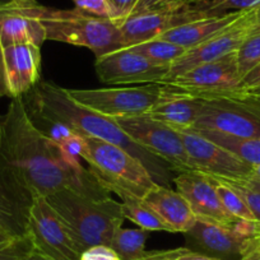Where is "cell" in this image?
Returning a JSON list of instances; mask_svg holds the SVG:
<instances>
[{"mask_svg":"<svg viewBox=\"0 0 260 260\" xmlns=\"http://www.w3.org/2000/svg\"><path fill=\"white\" fill-rule=\"evenodd\" d=\"M0 161L36 197L69 187L94 201L111 198L88 169L68 158L59 144L37 129L22 97L12 99L7 114L0 117Z\"/></svg>","mask_w":260,"mask_h":260,"instance_id":"1","label":"cell"},{"mask_svg":"<svg viewBox=\"0 0 260 260\" xmlns=\"http://www.w3.org/2000/svg\"><path fill=\"white\" fill-rule=\"evenodd\" d=\"M22 99L28 112L67 125L82 137L96 138L121 147L147 167L157 184L169 187L171 169L165 162L127 137L114 117L105 116L79 105L69 94V89L52 82L40 81Z\"/></svg>","mask_w":260,"mask_h":260,"instance_id":"2","label":"cell"},{"mask_svg":"<svg viewBox=\"0 0 260 260\" xmlns=\"http://www.w3.org/2000/svg\"><path fill=\"white\" fill-rule=\"evenodd\" d=\"M82 252L96 245H109L122 226L121 203L112 198L94 201L62 187L45 197Z\"/></svg>","mask_w":260,"mask_h":260,"instance_id":"3","label":"cell"},{"mask_svg":"<svg viewBox=\"0 0 260 260\" xmlns=\"http://www.w3.org/2000/svg\"><path fill=\"white\" fill-rule=\"evenodd\" d=\"M81 158L102 186L119 195L121 201L144 199L159 185L138 158L115 144L83 137Z\"/></svg>","mask_w":260,"mask_h":260,"instance_id":"4","label":"cell"},{"mask_svg":"<svg viewBox=\"0 0 260 260\" xmlns=\"http://www.w3.org/2000/svg\"><path fill=\"white\" fill-rule=\"evenodd\" d=\"M37 16L46 40L89 49L94 56L124 49L125 42L119 26L110 18L92 16L78 9H55L39 4Z\"/></svg>","mask_w":260,"mask_h":260,"instance_id":"5","label":"cell"},{"mask_svg":"<svg viewBox=\"0 0 260 260\" xmlns=\"http://www.w3.org/2000/svg\"><path fill=\"white\" fill-rule=\"evenodd\" d=\"M256 222L239 219L234 226L197 218L184 232L185 247L218 260H240L255 240Z\"/></svg>","mask_w":260,"mask_h":260,"instance_id":"6","label":"cell"},{"mask_svg":"<svg viewBox=\"0 0 260 260\" xmlns=\"http://www.w3.org/2000/svg\"><path fill=\"white\" fill-rule=\"evenodd\" d=\"M127 137L167 165L171 170L192 171L181 134L177 129L146 115L114 117Z\"/></svg>","mask_w":260,"mask_h":260,"instance_id":"7","label":"cell"},{"mask_svg":"<svg viewBox=\"0 0 260 260\" xmlns=\"http://www.w3.org/2000/svg\"><path fill=\"white\" fill-rule=\"evenodd\" d=\"M161 92V84L154 83L120 88L69 89V94L79 105L110 117L144 115L158 101Z\"/></svg>","mask_w":260,"mask_h":260,"instance_id":"8","label":"cell"},{"mask_svg":"<svg viewBox=\"0 0 260 260\" xmlns=\"http://www.w3.org/2000/svg\"><path fill=\"white\" fill-rule=\"evenodd\" d=\"M191 129L216 130L240 138L260 139V107L234 97L204 99Z\"/></svg>","mask_w":260,"mask_h":260,"instance_id":"9","label":"cell"},{"mask_svg":"<svg viewBox=\"0 0 260 260\" xmlns=\"http://www.w3.org/2000/svg\"><path fill=\"white\" fill-rule=\"evenodd\" d=\"M254 24L255 8L246 11L239 19H236L226 28L187 50L175 64L170 67L166 77L159 84L176 78L177 76L194 68V67L235 54L242 45V42L252 34Z\"/></svg>","mask_w":260,"mask_h":260,"instance_id":"10","label":"cell"},{"mask_svg":"<svg viewBox=\"0 0 260 260\" xmlns=\"http://www.w3.org/2000/svg\"><path fill=\"white\" fill-rule=\"evenodd\" d=\"M179 132L192 171L219 179L246 180L251 177V165L237 158L197 130L180 129Z\"/></svg>","mask_w":260,"mask_h":260,"instance_id":"11","label":"cell"},{"mask_svg":"<svg viewBox=\"0 0 260 260\" xmlns=\"http://www.w3.org/2000/svg\"><path fill=\"white\" fill-rule=\"evenodd\" d=\"M28 236L36 251L52 260H81V251L76 246L46 198L35 197L28 216Z\"/></svg>","mask_w":260,"mask_h":260,"instance_id":"12","label":"cell"},{"mask_svg":"<svg viewBox=\"0 0 260 260\" xmlns=\"http://www.w3.org/2000/svg\"><path fill=\"white\" fill-rule=\"evenodd\" d=\"M241 76L236 61V52L214 61L198 65L184 72L176 78L162 83L177 91L186 92L194 96L209 97L224 96L239 88Z\"/></svg>","mask_w":260,"mask_h":260,"instance_id":"13","label":"cell"},{"mask_svg":"<svg viewBox=\"0 0 260 260\" xmlns=\"http://www.w3.org/2000/svg\"><path fill=\"white\" fill-rule=\"evenodd\" d=\"M211 16L201 4H182L133 14L119 26L125 46L132 47L161 36L169 29Z\"/></svg>","mask_w":260,"mask_h":260,"instance_id":"14","label":"cell"},{"mask_svg":"<svg viewBox=\"0 0 260 260\" xmlns=\"http://www.w3.org/2000/svg\"><path fill=\"white\" fill-rule=\"evenodd\" d=\"M97 77L105 84H159L170 68L158 67L129 47L97 57Z\"/></svg>","mask_w":260,"mask_h":260,"instance_id":"15","label":"cell"},{"mask_svg":"<svg viewBox=\"0 0 260 260\" xmlns=\"http://www.w3.org/2000/svg\"><path fill=\"white\" fill-rule=\"evenodd\" d=\"M36 195L0 161V229L13 237L28 235V216Z\"/></svg>","mask_w":260,"mask_h":260,"instance_id":"16","label":"cell"},{"mask_svg":"<svg viewBox=\"0 0 260 260\" xmlns=\"http://www.w3.org/2000/svg\"><path fill=\"white\" fill-rule=\"evenodd\" d=\"M176 190L185 197L195 217L234 226L239 219L224 209L211 177L201 172H181L174 179Z\"/></svg>","mask_w":260,"mask_h":260,"instance_id":"17","label":"cell"},{"mask_svg":"<svg viewBox=\"0 0 260 260\" xmlns=\"http://www.w3.org/2000/svg\"><path fill=\"white\" fill-rule=\"evenodd\" d=\"M37 0H12L0 7V42L3 47L14 44L42 46L45 28L37 16Z\"/></svg>","mask_w":260,"mask_h":260,"instance_id":"18","label":"cell"},{"mask_svg":"<svg viewBox=\"0 0 260 260\" xmlns=\"http://www.w3.org/2000/svg\"><path fill=\"white\" fill-rule=\"evenodd\" d=\"M7 87L9 99L28 93L41 79V47L14 44L4 47Z\"/></svg>","mask_w":260,"mask_h":260,"instance_id":"19","label":"cell"},{"mask_svg":"<svg viewBox=\"0 0 260 260\" xmlns=\"http://www.w3.org/2000/svg\"><path fill=\"white\" fill-rule=\"evenodd\" d=\"M203 102V97L162 86L159 100L144 115L177 130L191 129L201 112Z\"/></svg>","mask_w":260,"mask_h":260,"instance_id":"20","label":"cell"},{"mask_svg":"<svg viewBox=\"0 0 260 260\" xmlns=\"http://www.w3.org/2000/svg\"><path fill=\"white\" fill-rule=\"evenodd\" d=\"M169 226L172 234H184L197 221L191 207L177 190L158 185L143 199Z\"/></svg>","mask_w":260,"mask_h":260,"instance_id":"21","label":"cell"},{"mask_svg":"<svg viewBox=\"0 0 260 260\" xmlns=\"http://www.w3.org/2000/svg\"><path fill=\"white\" fill-rule=\"evenodd\" d=\"M246 11L230 12V13L222 14V16L203 17V18L195 19V21L187 22V23L181 24V26L169 29L165 34H162L161 36H158V39L180 45V46L189 50L201 44L202 41L207 40L208 37L213 36L217 32L226 28L231 23H234Z\"/></svg>","mask_w":260,"mask_h":260,"instance_id":"22","label":"cell"},{"mask_svg":"<svg viewBox=\"0 0 260 260\" xmlns=\"http://www.w3.org/2000/svg\"><path fill=\"white\" fill-rule=\"evenodd\" d=\"M199 134L206 137L209 141L214 142L221 146L230 153L236 156L241 161L255 166L260 165V139L256 138H240V137L230 136V134L221 133L216 130L207 129H194Z\"/></svg>","mask_w":260,"mask_h":260,"instance_id":"23","label":"cell"},{"mask_svg":"<svg viewBox=\"0 0 260 260\" xmlns=\"http://www.w3.org/2000/svg\"><path fill=\"white\" fill-rule=\"evenodd\" d=\"M149 231L143 229H122L115 232L110 247L119 255L120 260H138L146 254V242Z\"/></svg>","mask_w":260,"mask_h":260,"instance_id":"24","label":"cell"},{"mask_svg":"<svg viewBox=\"0 0 260 260\" xmlns=\"http://www.w3.org/2000/svg\"><path fill=\"white\" fill-rule=\"evenodd\" d=\"M129 49L143 55L146 59L153 62L154 65L166 67V68H170L172 64H175L187 51L185 47L180 46V45L165 41V40L158 39V37L142 42V44L136 45V46L129 47Z\"/></svg>","mask_w":260,"mask_h":260,"instance_id":"25","label":"cell"},{"mask_svg":"<svg viewBox=\"0 0 260 260\" xmlns=\"http://www.w3.org/2000/svg\"><path fill=\"white\" fill-rule=\"evenodd\" d=\"M121 208L124 218L139 226L147 231H166L171 232L161 217L143 201V199H127L121 202Z\"/></svg>","mask_w":260,"mask_h":260,"instance_id":"26","label":"cell"},{"mask_svg":"<svg viewBox=\"0 0 260 260\" xmlns=\"http://www.w3.org/2000/svg\"><path fill=\"white\" fill-rule=\"evenodd\" d=\"M207 176H208V175H207ZM211 177L214 186H216V190L217 192H218V197L219 199H221L222 204H223L224 209H226L232 217H235V218L237 219H244V221L256 222L254 214L251 213L249 207L245 204L244 199L235 191L234 187L230 186L227 182L218 179V177Z\"/></svg>","mask_w":260,"mask_h":260,"instance_id":"27","label":"cell"},{"mask_svg":"<svg viewBox=\"0 0 260 260\" xmlns=\"http://www.w3.org/2000/svg\"><path fill=\"white\" fill-rule=\"evenodd\" d=\"M236 61L241 79L260 64V34L250 35L236 51Z\"/></svg>","mask_w":260,"mask_h":260,"instance_id":"28","label":"cell"},{"mask_svg":"<svg viewBox=\"0 0 260 260\" xmlns=\"http://www.w3.org/2000/svg\"><path fill=\"white\" fill-rule=\"evenodd\" d=\"M260 6V0H212L206 6L211 16H222L230 12H244Z\"/></svg>","mask_w":260,"mask_h":260,"instance_id":"29","label":"cell"},{"mask_svg":"<svg viewBox=\"0 0 260 260\" xmlns=\"http://www.w3.org/2000/svg\"><path fill=\"white\" fill-rule=\"evenodd\" d=\"M34 249V242L28 235L17 237L6 246H0V260H26Z\"/></svg>","mask_w":260,"mask_h":260,"instance_id":"30","label":"cell"},{"mask_svg":"<svg viewBox=\"0 0 260 260\" xmlns=\"http://www.w3.org/2000/svg\"><path fill=\"white\" fill-rule=\"evenodd\" d=\"M221 180H223V181L227 182L230 186L234 187L235 191H236L237 194L244 199L245 204L249 207L251 213L254 214L256 222H260V192L256 191V190L251 189V187L246 186V185L242 184V182L239 181V180H230V179H221Z\"/></svg>","mask_w":260,"mask_h":260,"instance_id":"31","label":"cell"},{"mask_svg":"<svg viewBox=\"0 0 260 260\" xmlns=\"http://www.w3.org/2000/svg\"><path fill=\"white\" fill-rule=\"evenodd\" d=\"M110 12V19L117 26L129 18L138 0H106Z\"/></svg>","mask_w":260,"mask_h":260,"instance_id":"32","label":"cell"},{"mask_svg":"<svg viewBox=\"0 0 260 260\" xmlns=\"http://www.w3.org/2000/svg\"><path fill=\"white\" fill-rule=\"evenodd\" d=\"M76 9L102 18H110L109 7L106 0H72Z\"/></svg>","mask_w":260,"mask_h":260,"instance_id":"33","label":"cell"},{"mask_svg":"<svg viewBox=\"0 0 260 260\" xmlns=\"http://www.w3.org/2000/svg\"><path fill=\"white\" fill-rule=\"evenodd\" d=\"M182 4H194L192 0H138L137 6L134 7L133 12L130 16L133 14L142 13V12L154 11V9L166 8V7H174V6H182Z\"/></svg>","mask_w":260,"mask_h":260,"instance_id":"34","label":"cell"},{"mask_svg":"<svg viewBox=\"0 0 260 260\" xmlns=\"http://www.w3.org/2000/svg\"><path fill=\"white\" fill-rule=\"evenodd\" d=\"M81 259L84 260H120L119 255L109 245H96L84 250L81 254Z\"/></svg>","mask_w":260,"mask_h":260,"instance_id":"35","label":"cell"},{"mask_svg":"<svg viewBox=\"0 0 260 260\" xmlns=\"http://www.w3.org/2000/svg\"><path fill=\"white\" fill-rule=\"evenodd\" d=\"M221 97V96H218ZM223 97H234V99L241 100V101L247 102V104L255 105L260 107V88H251V89H235L230 93L224 94Z\"/></svg>","mask_w":260,"mask_h":260,"instance_id":"36","label":"cell"},{"mask_svg":"<svg viewBox=\"0 0 260 260\" xmlns=\"http://www.w3.org/2000/svg\"><path fill=\"white\" fill-rule=\"evenodd\" d=\"M174 260H218L207 255L199 254L197 251L189 250L187 247H177L174 249Z\"/></svg>","mask_w":260,"mask_h":260,"instance_id":"37","label":"cell"},{"mask_svg":"<svg viewBox=\"0 0 260 260\" xmlns=\"http://www.w3.org/2000/svg\"><path fill=\"white\" fill-rule=\"evenodd\" d=\"M256 87H260V64L256 65L251 72H249L241 79L239 89H251L256 88Z\"/></svg>","mask_w":260,"mask_h":260,"instance_id":"38","label":"cell"},{"mask_svg":"<svg viewBox=\"0 0 260 260\" xmlns=\"http://www.w3.org/2000/svg\"><path fill=\"white\" fill-rule=\"evenodd\" d=\"M138 260H174V249L146 251V254Z\"/></svg>","mask_w":260,"mask_h":260,"instance_id":"39","label":"cell"},{"mask_svg":"<svg viewBox=\"0 0 260 260\" xmlns=\"http://www.w3.org/2000/svg\"><path fill=\"white\" fill-rule=\"evenodd\" d=\"M8 97V87H7L6 77V64H4V47L0 42V99Z\"/></svg>","mask_w":260,"mask_h":260,"instance_id":"40","label":"cell"},{"mask_svg":"<svg viewBox=\"0 0 260 260\" xmlns=\"http://www.w3.org/2000/svg\"><path fill=\"white\" fill-rule=\"evenodd\" d=\"M240 260H260V240L255 237L252 244L250 245L246 252L240 257Z\"/></svg>","mask_w":260,"mask_h":260,"instance_id":"41","label":"cell"},{"mask_svg":"<svg viewBox=\"0 0 260 260\" xmlns=\"http://www.w3.org/2000/svg\"><path fill=\"white\" fill-rule=\"evenodd\" d=\"M14 239H17V237H13L12 235H9L8 232H6L4 230L0 229V246H6L9 242L13 241Z\"/></svg>","mask_w":260,"mask_h":260,"instance_id":"42","label":"cell"},{"mask_svg":"<svg viewBox=\"0 0 260 260\" xmlns=\"http://www.w3.org/2000/svg\"><path fill=\"white\" fill-rule=\"evenodd\" d=\"M239 181H241L242 184H245L246 186L251 187V189L256 190V191L260 192V181L256 179H252V177H250V179H246V180H239Z\"/></svg>","mask_w":260,"mask_h":260,"instance_id":"43","label":"cell"},{"mask_svg":"<svg viewBox=\"0 0 260 260\" xmlns=\"http://www.w3.org/2000/svg\"><path fill=\"white\" fill-rule=\"evenodd\" d=\"M255 34H260V6L255 8V24L251 35Z\"/></svg>","mask_w":260,"mask_h":260,"instance_id":"44","label":"cell"},{"mask_svg":"<svg viewBox=\"0 0 260 260\" xmlns=\"http://www.w3.org/2000/svg\"><path fill=\"white\" fill-rule=\"evenodd\" d=\"M26 260H52V259H50V257L45 256L44 254H41V252L36 251V250L34 249V251H32L31 254L28 255V257H27Z\"/></svg>","mask_w":260,"mask_h":260,"instance_id":"45","label":"cell"},{"mask_svg":"<svg viewBox=\"0 0 260 260\" xmlns=\"http://www.w3.org/2000/svg\"><path fill=\"white\" fill-rule=\"evenodd\" d=\"M251 177L252 179H256L260 181V165H255V166H252Z\"/></svg>","mask_w":260,"mask_h":260,"instance_id":"46","label":"cell"},{"mask_svg":"<svg viewBox=\"0 0 260 260\" xmlns=\"http://www.w3.org/2000/svg\"><path fill=\"white\" fill-rule=\"evenodd\" d=\"M212 0H192V3L194 4H201V6H208L209 3H211Z\"/></svg>","mask_w":260,"mask_h":260,"instance_id":"47","label":"cell"},{"mask_svg":"<svg viewBox=\"0 0 260 260\" xmlns=\"http://www.w3.org/2000/svg\"><path fill=\"white\" fill-rule=\"evenodd\" d=\"M255 237L260 240V222H256V224H255Z\"/></svg>","mask_w":260,"mask_h":260,"instance_id":"48","label":"cell"},{"mask_svg":"<svg viewBox=\"0 0 260 260\" xmlns=\"http://www.w3.org/2000/svg\"><path fill=\"white\" fill-rule=\"evenodd\" d=\"M11 2H12V0H0V7L6 6V4H9Z\"/></svg>","mask_w":260,"mask_h":260,"instance_id":"49","label":"cell"},{"mask_svg":"<svg viewBox=\"0 0 260 260\" xmlns=\"http://www.w3.org/2000/svg\"><path fill=\"white\" fill-rule=\"evenodd\" d=\"M256 88H260V87H256Z\"/></svg>","mask_w":260,"mask_h":260,"instance_id":"50","label":"cell"},{"mask_svg":"<svg viewBox=\"0 0 260 260\" xmlns=\"http://www.w3.org/2000/svg\"><path fill=\"white\" fill-rule=\"evenodd\" d=\"M81 260H84V259H81Z\"/></svg>","mask_w":260,"mask_h":260,"instance_id":"51","label":"cell"}]
</instances>
